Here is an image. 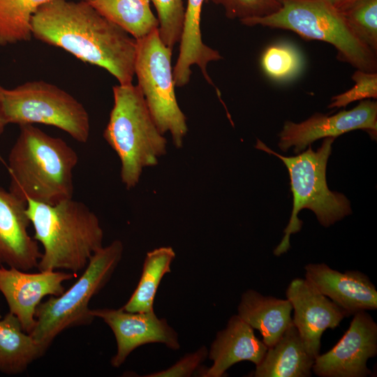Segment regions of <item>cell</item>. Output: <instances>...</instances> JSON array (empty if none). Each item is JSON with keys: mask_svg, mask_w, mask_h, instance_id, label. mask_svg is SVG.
<instances>
[{"mask_svg": "<svg viewBox=\"0 0 377 377\" xmlns=\"http://www.w3.org/2000/svg\"><path fill=\"white\" fill-rule=\"evenodd\" d=\"M31 27L36 39L105 69L119 84H132L136 39L87 3L50 0L34 13Z\"/></svg>", "mask_w": 377, "mask_h": 377, "instance_id": "obj_1", "label": "cell"}, {"mask_svg": "<svg viewBox=\"0 0 377 377\" xmlns=\"http://www.w3.org/2000/svg\"><path fill=\"white\" fill-rule=\"evenodd\" d=\"M77 161L76 151L63 139L33 124L20 126L8 154V190L26 202L54 205L73 198V172Z\"/></svg>", "mask_w": 377, "mask_h": 377, "instance_id": "obj_2", "label": "cell"}, {"mask_svg": "<svg viewBox=\"0 0 377 377\" xmlns=\"http://www.w3.org/2000/svg\"><path fill=\"white\" fill-rule=\"evenodd\" d=\"M26 212L34 230L33 237L43 248L39 271L66 269L77 274L103 246L99 219L82 202L71 198L50 205L29 200Z\"/></svg>", "mask_w": 377, "mask_h": 377, "instance_id": "obj_3", "label": "cell"}, {"mask_svg": "<svg viewBox=\"0 0 377 377\" xmlns=\"http://www.w3.org/2000/svg\"><path fill=\"white\" fill-rule=\"evenodd\" d=\"M114 105L103 137L121 162V179L127 189L139 182L145 168L156 165L166 152L158 130L138 85L112 87Z\"/></svg>", "mask_w": 377, "mask_h": 377, "instance_id": "obj_4", "label": "cell"}, {"mask_svg": "<svg viewBox=\"0 0 377 377\" xmlns=\"http://www.w3.org/2000/svg\"><path fill=\"white\" fill-rule=\"evenodd\" d=\"M334 138H325L321 146L313 151L311 145L307 150L296 156L286 157L269 148L260 140L256 147L280 158L286 165L290 179L293 207L290 221L274 254L279 256L289 249L290 237L299 232L302 221L297 217L300 210L313 211L318 222L328 227L350 214L352 210L346 197L331 191L326 182V167L332 151Z\"/></svg>", "mask_w": 377, "mask_h": 377, "instance_id": "obj_5", "label": "cell"}, {"mask_svg": "<svg viewBox=\"0 0 377 377\" xmlns=\"http://www.w3.org/2000/svg\"><path fill=\"white\" fill-rule=\"evenodd\" d=\"M279 1L281 7L274 13L241 22L290 30L302 38L328 43L341 61L357 70L376 72V53L354 35L342 14L327 0Z\"/></svg>", "mask_w": 377, "mask_h": 377, "instance_id": "obj_6", "label": "cell"}, {"mask_svg": "<svg viewBox=\"0 0 377 377\" xmlns=\"http://www.w3.org/2000/svg\"><path fill=\"white\" fill-rule=\"evenodd\" d=\"M124 246L114 240L90 258L80 277L59 296H50L37 306L36 324L29 334L49 348L54 339L69 327L89 325L95 317L89 304L107 284L119 263Z\"/></svg>", "mask_w": 377, "mask_h": 377, "instance_id": "obj_7", "label": "cell"}, {"mask_svg": "<svg viewBox=\"0 0 377 377\" xmlns=\"http://www.w3.org/2000/svg\"><path fill=\"white\" fill-rule=\"evenodd\" d=\"M0 98L8 124H43L65 131L79 142L88 141L90 123L86 108L53 84L35 80L13 89L0 86Z\"/></svg>", "mask_w": 377, "mask_h": 377, "instance_id": "obj_8", "label": "cell"}, {"mask_svg": "<svg viewBox=\"0 0 377 377\" xmlns=\"http://www.w3.org/2000/svg\"><path fill=\"white\" fill-rule=\"evenodd\" d=\"M136 41L135 74L138 86L160 132H169L174 145L181 147L188 128L175 94L172 50L162 42L158 29Z\"/></svg>", "mask_w": 377, "mask_h": 377, "instance_id": "obj_9", "label": "cell"}, {"mask_svg": "<svg viewBox=\"0 0 377 377\" xmlns=\"http://www.w3.org/2000/svg\"><path fill=\"white\" fill-rule=\"evenodd\" d=\"M377 354V324L365 311L353 315L349 328L334 347L318 355L312 367L320 377H366L367 366Z\"/></svg>", "mask_w": 377, "mask_h": 377, "instance_id": "obj_10", "label": "cell"}, {"mask_svg": "<svg viewBox=\"0 0 377 377\" xmlns=\"http://www.w3.org/2000/svg\"><path fill=\"white\" fill-rule=\"evenodd\" d=\"M361 129L373 140L377 135V103L364 100L350 110H342L327 116L316 113L300 123L287 121L279 133V147L283 151L294 147L295 153L304 151L314 141L334 138L345 133Z\"/></svg>", "mask_w": 377, "mask_h": 377, "instance_id": "obj_11", "label": "cell"}, {"mask_svg": "<svg viewBox=\"0 0 377 377\" xmlns=\"http://www.w3.org/2000/svg\"><path fill=\"white\" fill-rule=\"evenodd\" d=\"M77 274L59 270L29 273L0 265V292L8 312L17 317L23 330L30 334L36 324V311L46 296H59L65 288L63 283Z\"/></svg>", "mask_w": 377, "mask_h": 377, "instance_id": "obj_12", "label": "cell"}, {"mask_svg": "<svg viewBox=\"0 0 377 377\" xmlns=\"http://www.w3.org/2000/svg\"><path fill=\"white\" fill-rule=\"evenodd\" d=\"M95 318H101L112 330L117 342V353L110 363L118 368L137 348L147 343H159L172 350L180 348L178 334L165 318H159L154 310L128 312L118 309H91Z\"/></svg>", "mask_w": 377, "mask_h": 377, "instance_id": "obj_13", "label": "cell"}, {"mask_svg": "<svg viewBox=\"0 0 377 377\" xmlns=\"http://www.w3.org/2000/svg\"><path fill=\"white\" fill-rule=\"evenodd\" d=\"M286 295L294 309L293 323L308 352L316 358L320 354L323 333L338 327L347 314L306 279H293Z\"/></svg>", "mask_w": 377, "mask_h": 377, "instance_id": "obj_14", "label": "cell"}, {"mask_svg": "<svg viewBox=\"0 0 377 377\" xmlns=\"http://www.w3.org/2000/svg\"><path fill=\"white\" fill-rule=\"evenodd\" d=\"M27 202L0 187V265L29 271L41 256L38 242L28 228Z\"/></svg>", "mask_w": 377, "mask_h": 377, "instance_id": "obj_15", "label": "cell"}, {"mask_svg": "<svg viewBox=\"0 0 377 377\" xmlns=\"http://www.w3.org/2000/svg\"><path fill=\"white\" fill-rule=\"evenodd\" d=\"M305 277L321 294L330 298L347 316L377 309V290L359 271L340 272L325 263L308 264Z\"/></svg>", "mask_w": 377, "mask_h": 377, "instance_id": "obj_16", "label": "cell"}, {"mask_svg": "<svg viewBox=\"0 0 377 377\" xmlns=\"http://www.w3.org/2000/svg\"><path fill=\"white\" fill-rule=\"evenodd\" d=\"M267 350L257 338L253 329L237 314L228 320L225 329L217 332L208 352L213 364L203 373L205 377H221L233 364L247 360L258 364Z\"/></svg>", "mask_w": 377, "mask_h": 377, "instance_id": "obj_17", "label": "cell"}, {"mask_svg": "<svg viewBox=\"0 0 377 377\" xmlns=\"http://www.w3.org/2000/svg\"><path fill=\"white\" fill-rule=\"evenodd\" d=\"M314 360L292 321L279 339L267 348L253 376L309 377Z\"/></svg>", "mask_w": 377, "mask_h": 377, "instance_id": "obj_18", "label": "cell"}, {"mask_svg": "<svg viewBox=\"0 0 377 377\" xmlns=\"http://www.w3.org/2000/svg\"><path fill=\"white\" fill-rule=\"evenodd\" d=\"M293 306L290 301L265 296L249 289L245 291L237 308V315L253 330H258L263 341L270 347L292 323Z\"/></svg>", "mask_w": 377, "mask_h": 377, "instance_id": "obj_19", "label": "cell"}, {"mask_svg": "<svg viewBox=\"0 0 377 377\" xmlns=\"http://www.w3.org/2000/svg\"><path fill=\"white\" fill-rule=\"evenodd\" d=\"M206 0H187L179 53L173 69L175 86L184 87L190 80L191 66L196 64L207 82L213 84L207 72L209 61L221 59L219 52L203 43L200 31V15Z\"/></svg>", "mask_w": 377, "mask_h": 377, "instance_id": "obj_20", "label": "cell"}, {"mask_svg": "<svg viewBox=\"0 0 377 377\" xmlns=\"http://www.w3.org/2000/svg\"><path fill=\"white\" fill-rule=\"evenodd\" d=\"M47 350L23 330L11 313L0 320V374L14 376L23 373Z\"/></svg>", "mask_w": 377, "mask_h": 377, "instance_id": "obj_21", "label": "cell"}, {"mask_svg": "<svg viewBox=\"0 0 377 377\" xmlns=\"http://www.w3.org/2000/svg\"><path fill=\"white\" fill-rule=\"evenodd\" d=\"M114 23L135 39L158 28V20L150 8L151 0H81Z\"/></svg>", "mask_w": 377, "mask_h": 377, "instance_id": "obj_22", "label": "cell"}, {"mask_svg": "<svg viewBox=\"0 0 377 377\" xmlns=\"http://www.w3.org/2000/svg\"><path fill=\"white\" fill-rule=\"evenodd\" d=\"M175 256L170 246L159 247L147 253L137 287L121 307L124 311L134 313L154 311L157 289L163 276L171 272L170 265Z\"/></svg>", "mask_w": 377, "mask_h": 377, "instance_id": "obj_23", "label": "cell"}, {"mask_svg": "<svg viewBox=\"0 0 377 377\" xmlns=\"http://www.w3.org/2000/svg\"><path fill=\"white\" fill-rule=\"evenodd\" d=\"M49 1L0 0V46L29 41L32 17Z\"/></svg>", "mask_w": 377, "mask_h": 377, "instance_id": "obj_24", "label": "cell"}, {"mask_svg": "<svg viewBox=\"0 0 377 377\" xmlns=\"http://www.w3.org/2000/svg\"><path fill=\"white\" fill-rule=\"evenodd\" d=\"M261 66L270 78L286 81L295 77L301 72L303 59L294 45L280 43L266 48L261 57Z\"/></svg>", "mask_w": 377, "mask_h": 377, "instance_id": "obj_25", "label": "cell"}, {"mask_svg": "<svg viewBox=\"0 0 377 377\" xmlns=\"http://www.w3.org/2000/svg\"><path fill=\"white\" fill-rule=\"evenodd\" d=\"M340 13L354 35L376 53L377 0H357Z\"/></svg>", "mask_w": 377, "mask_h": 377, "instance_id": "obj_26", "label": "cell"}, {"mask_svg": "<svg viewBox=\"0 0 377 377\" xmlns=\"http://www.w3.org/2000/svg\"><path fill=\"white\" fill-rule=\"evenodd\" d=\"M157 12L158 34L162 42L170 49L179 43L184 22L183 0H151Z\"/></svg>", "mask_w": 377, "mask_h": 377, "instance_id": "obj_27", "label": "cell"}, {"mask_svg": "<svg viewBox=\"0 0 377 377\" xmlns=\"http://www.w3.org/2000/svg\"><path fill=\"white\" fill-rule=\"evenodd\" d=\"M223 7L230 19L240 21L269 15L278 11L281 4L279 0H206Z\"/></svg>", "mask_w": 377, "mask_h": 377, "instance_id": "obj_28", "label": "cell"}, {"mask_svg": "<svg viewBox=\"0 0 377 377\" xmlns=\"http://www.w3.org/2000/svg\"><path fill=\"white\" fill-rule=\"evenodd\" d=\"M355 85L349 90L334 96L329 108L346 107L349 103L366 98H377V73L357 70L352 75Z\"/></svg>", "mask_w": 377, "mask_h": 377, "instance_id": "obj_29", "label": "cell"}, {"mask_svg": "<svg viewBox=\"0 0 377 377\" xmlns=\"http://www.w3.org/2000/svg\"><path fill=\"white\" fill-rule=\"evenodd\" d=\"M208 355L205 346L196 351L188 353L167 369L145 375L148 377H188L191 376L200 368Z\"/></svg>", "mask_w": 377, "mask_h": 377, "instance_id": "obj_30", "label": "cell"}, {"mask_svg": "<svg viewBox=\"0 0 377 377\" xmlns=\"http://www.w3.org/2000/svg\"><path fill=\"white\" fill-rule=\"evenodd\" d=\"M335 9L341 12L357 0H327Z\"/></svg>", "mask_w": 377, "mask_h": 377, "instance_id": "obj_31", "label": "cell"}, {"mask_svg": "<svg viewBox=\"0 0 377 377\" xmlns=\"http://www.w3.org/2000/svg\"><path fill=\"white\" fill-rule=\"evenodd\" d=\"M7 124L8 123L4 117L2 103L0 98V135H1L3 133Z\"/></svg>", "mask_w": 377, "mask_h": 377, "instance_id": "obj_32", "label": "cell"}]
</instances>
